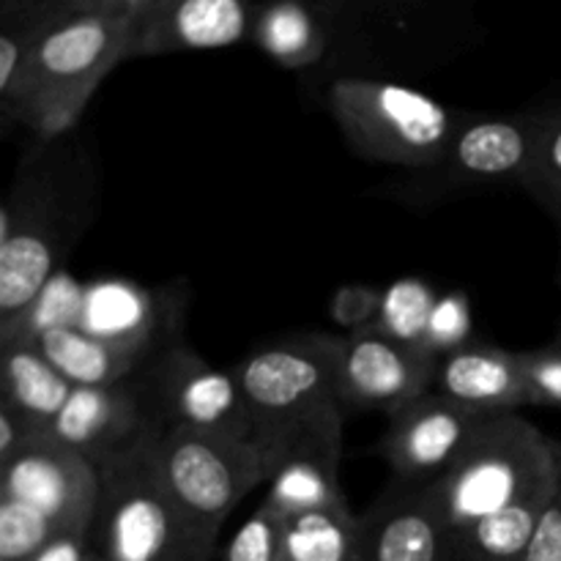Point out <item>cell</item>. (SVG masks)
<instances>
[{"mask_svg":"<svg viewBox=\"0 0 561 561\" xmlns=\"http://www.w3.org/2000/svg\"><path fill=\"white\" fill-rule=\"evenodd\" d=\"M96 179L71 140H38L16 168L0 208V323L20 316L91 225Z\"/></svg>","mask_w":561,"mask_h":561,"instance_id":"cell-1","label":"cell"},{"mask_svg":"<svg viewBox=\"0 0 561 561\" xmlns=\"http://www.w3.org/2000/svg\"><path fill=\"white\" fill-rule=\"evenodd\" d=\"M131 20L135 0H47L20 96L3 118L38 140L71 135L99 85L129 60Z\"/></svg>","mask_w":561,"mask_h":561,"instance_id":"cell-2","label":"cell"},{"mask_svg":"<svg viewBox=\"0 0 561 561\" xmlns=\"http://www.w3.org/2000/svg\"><path fill=\"white\" fill-rule=\"evenodd\" d=\"M148 433L99 466V507L93 531L104 561H211L219 537L179 507L159 477Z\"/></svg>","mask_w":561,"mask_h":561,"instance_id":"cell-3","label":"cell"},{"mask_svg":"<svg viewBox=\"0 0 561 561\" xmlns=\"http://www.w3.org/2000/svg\"><path fill=\"white\" fill-rule=\"evenodd\" d=\"M557 482V438H548L529 420L510 411L493 414L474 433L453 469L431 482V491L455 546H460L480 520L553 491Z\"/></svg>","mask_w":561,"mask_h":561,"instance_id":"cell-4","label":"cell"},{"mask_svg":"<svg viewBox=\"0 0 561 561\" xmlns=\"http://www.w3.org/2000/svg\"><path fill=\"white\" fill-rule=\"evenodd\" d=\"M327 107L359 157L416 173L442 162L466 115L416 88L351 75L329 82Z\"/></svg>","mask_w":561,"mask_h":561,"instance_id":"cell-5","label":"cell"},{"mask_svg":"<svg viewBox=\"0 0 561 561\" xmlns=\"http://www.w3.org/2000/svg\"><path fill=\"white\" fill-rule=\"evenodd\" d=\"M279 458L277 447L222 433L168 427L153 436V460L164 488L214 537L252 488L272 482Z\"/></svg>","mask_w":561,"mask_h":561,"instance_id":"cell-6","label":"cell"},{"mask_svg":"<svg viewBox=\"0 0 561 561\" xmlns=\"http://www.w3.org/2000/svg\"><path fill=\"white\" fill-rule=\"evenodd\" d=\"M343 334H296L252 351L233 367L244 403L266 447L285 449L290 433L318 411L340 403Z\"/></svg>","mask_w":561,"mask_h":561,"instance_id":"cell-7","label":"cell"},{"mask_svg":"<svg viewBox=\"0 0 561 561\" xmlns=\"http://www.w3.org/2000/svg\"><path fill=\"white\" fill-rule=\"evenodd\" d=\"M537 140V110L507 115L466 113L442 162L394 186L398 201L436 203L466 190L524 186Z\"/></svg>","mask_w":561,"mask_h":561,"instance_id":"cell-8","label":"cell"},{"mask_svg":"<svg viewBox=\"0 0 561 561\" xmlns=\"http://www.w3.org/2000/svg\"><path fill=\"white\" fill-rule=\"evenodd\" d=\"M140 383L159 431L190 427L261 442L233 370H217L190 345L175 343L164 351L142 373Z\"/></svg>","mask_w":561,"mask_h":561,"instance_id":"cell-9","label":"cell"},{"mask_svg":"<svg viewBox=\"0 0 561 561\" xmlns=\"http://www.w3.org/2000/svg\"><path fill=\"white\" fill-rule=\"evenodd\" d=\"M99 491V466L60 447L44 431L0 463V499L38 510L66 535L93 531Z\"/></svg>","mask_w":561,"mask_h":561,"instance_id":"cell-10","label":"cell"},{"mask_svg":"<svg viewBox=\"0 0 561 561\" xmlns=\"http://www.w3.org/2000/svg\"><path fill=\"white\" fill-rule=\"evenodd\" d=\"M186 310L184 283L146 288L135 279L99 277L85 283L80 332L126 348L162 356L181 343Z\"/></svg>","mask_w":561,"mask_h":561,"instance_id":"cell-11","label":"cell"},{"mask_svg":"<svg viewBox=\"0 0 561 561\" xmlns=\"http://www.w3.org/2000/svg\"><path fill=\"white\" fill-rule=\"evenodd\" d=\"M491 416L431 392L389 416L378 455L387 460L398 482H436L453 469L474 433Z\"/></svg>","mask_w":561,"mask_h":561,"instance_id":"cell-12","label":"cell"},{"mask_svg":"<svg viewBox=\"0 0 561 561\" xmlns=\"http://www.w3.org/2000/svg\"><path fill=\"white\" fill-rule=\"evenodd\" d=\"M436 359L383 337L376 329L340 340V403L343 409H378L394 416L433 392Z\"/></svg>","mask_w":561,"mask_h":561,"instance_id":"cell-13","label":"cell"},{"mask_svg":"<svg viewBox=\"0 0 561 561\" xmlns=\"http://www.w3.org/2000/svg\"><path fill=\"white\" fill-rule=\"evenodd\" d=\"M255 14L250 0H135L129 60L250 42Z\"/></svg>","mask_w":561,"mask_h":561,"instance_id":"cell-14","label":"cell"},{"mask_svg":"<svg viewBox=\"0 0 561 561\" xmlns=\"http://www.w3.org/2000/svg\"><path fill=\"white\" fill-rule=\"evenodd\" d=\"M343 422V405H329L290 433L263 499L268 510L288 520L310 510L348 502L340 488Z\"/></svg>","mask_w":561,"mask_h":561,"instance_id":"cell-15","label":"cell"},{"mask_svg":"<svg viewBox=\"0 0 561 561\" xmlns=\"http://www.w3.org/2000/svg\"><path fill=\"white\" fill-rule=\"evenodd\" d=\"M151 431H159L140 378L113 387H75L69 403L49 422L53 442L102 466L110 455L129 449Z\"/></svg>","mask_w":561,"mask_h":561,"instance_id":"cell-16","label":"cell"},{"mask_svg":"<svg viewBox=\"0 0 561 561\" xmlns=\"http://www.w3.org/2000/svg\"><path fill=\"white\" fill-rule=\"evenodd\" d=\"M359 561H460L431 482H394L359 515Z\"/></svg>","mask_w":561,"mask_h":561,"instance_id":"cell-17","label":"cell"},{"mask_svg":"<svg viewBox=\"0 0 561 561\" xmlns=\"http://www.w3.org/2000/svg\"><path fill=\"white\" fill-rule=\"evenodd\" d=\"M433 392L480 414H510L531 405L518 351L482 340L436 359Z\"/></svg>","mask_w":561,"mask_h":561,"instance_id":"cell-18","label":"cell"},{"mask_svg":"<svg viewBox=\"0 0 561 561\" xmlns=\"http://www.w3.org/2000/svg\"><path fill=\"white\" fill-rule=\"evenodd\" d=\"M36 345L75 387H113L131 381L157 362V356L146 351L107 343L80 329H55Z\"/></svg>","mask_w":561,"mask_h":561,"instance_id":"cell-19","label":"cell"},{"mask_svg":"<svg viewBox=\"0 0 561 561\" xmlns=\"http://www.w3.org/2000/svg\"><path fill=\"white\" fill-rule=\"evenodd\" d=\"M250 42L283 69L301 71L327 58L332 33L318 5L279 0L257 5Z\"/></svg>","mask_w":561,"mask_h":561,"instance_id":"cell-20","label":"cell"},{"mask_svg":"<svg viewBox=\"0 0 561 561\" xmlns=\"http://www.w3.org/2000/svg\"><path fill=\"white\" fill-rule=\"evenodd\" d=\"M3 351V405L47 431L69 403L75 383L58 373L36 343H0Z\"/></svg>","mask_w":561,"mask_h":561,"instance_id":"cell-21","label":"cell"},{"mask_svg":"<svg viewBox=\"0 0 561 561\" xmlns=\"http://www.w3.org/2000/svg\"><path fill=\"white\" fill-rule=\"evenodd\" d=\"M277 561H359V515L348 502L285 520Z\"/></svg>","mask_w":561,"mask_h":561,"instance_id":"cell-22","label":"cell"},{"mask_svg":"<svg viewBox=\"0 0 561 561\" xmlns=\"http://www.w3.org/2000/svg\"><path fill=\"white\" fill-rule=\"evenodd\" d=\"M553 493H557V488L540 493V496L524 499V502L480 520L460 540V561H524L531 546V537L537 531V524H540L542 510L551 502Z\"/></svg>","mask_w":561,"mask_h":561,"instance_id":"cell-23","label":"cell"},{"mask_svg":"<svg viewBox=\"0 0 561 561\" xmlns=\"http://www.w3.org/2000/svg\"><path fill=\"white\" fill-rule=\"evenodd\" d=\"M85 283L69 272H58L42 294L9 323H0V343H38L55 329L80 327Z\"/></svg>","mask_w":561,"mask_h":561,"instance_id":"cell-24","label":"cell"},{"mask_svg":"<svg viewBox=\"0 0 561 561\" xmlns=\"http://www.w3.org/2000/svg\"><path fill=\"white\" fill-rule=\"evenodd\" d=\"M438 296L425 279L400 277L381 290V310H378L373 329L383 337L394 340L400 345L422 351L425 343L427 323H431L433 307Z\"/></svg>","mask_w":561,"mask_h":561,"instance_id":"cell-25","label":"cell"},{"mask_svg":"<svg viewBox=\"0 0 561 561\" xmlns=\"http://www.w3.org/2000/svg\"><path fill=\"white\" fill-rule=\"evenodd\" d=\"M524 190L553 217L561 214V102L537 107V140Z\"/></svg>","mask_w":561,"mask_h":561,"instance_id":"cell-26","label":"cell"},{"mask_svg":"<svg viewBox=\"0 0 561 561\" xmlns=\"http://www.w3.org/2000/svg\"><path fill=\"white\" fill-rule=\"evenodd\" d=\"M64 535L38 510L0 499V561H33Z\"/></svg>","mask_w":561,"mask_h":561,"instance_id":"cell-27","label":"cell"},{"mask_svg":"<svg viewBox=\"0 0 561 561\" xmlns=\"http://www.w3.org/2000/svg\"><path fill=\"white\" fill-rule=\"evenodd\" d=\"M471 329H474V323H471L469 296L463 290H449V294L438 296L431 323H427L422 354L431 356V359H442V356L474 343V332Z\"/></svg>","mask_w":561,"mask_h":561,"instance_id":"cell-28","label":"cell"},{"mask_svg":"<svg viewBox=\"0 0 561 561\" xmlns=\"http://www.w3.org/2000/svg\"><path fill=\"white\" fill-rule=\"evenodd\" d=\"M285 518L268 510L266 504L244 520L233 540L225 548L222 561H277L279 540H283Z\"/></svg>","mask_w":561,"mask_h":561,"instance_id":"cell-29","label":"cell"},{"mask_svg":"<svg viewBox=\"0 0 561 561\" xmlns=\"http://www.w3.org/2000/svg\"><path fill=\"white\" fill-rule=\"evenodd\" d=\"M531 405H561V329L542 348L518 351Z\"/></svg>","mask_w":561,"mask_h":561,"instance_id":"cell-30","label":"cell"},{"mask_svg":"<svg viewBox=\"0 0 561 561\" xmlns=\"http://www.w3.org/2000/svg\"><path fill=\"white\" fill-rule=\"evenodd\" d=\"M381 310V290L365 283L340 285L329 301V312L337 327L348 329V334L370 329Z\"/></svg>","mask_w":561,"mask_h":561,"instance_id":"cell-31","label":"cell"},{"mask_svg":"<svg viewBox=\"0 0 561 561\" xmlns=\"http://www.w3.org/2000/svg\"><path fill=\"white\" fill-rule=\"evenodd\" d=\"M559 449V485L557 493L551 496V502L546 504L540 515V524H537L535 537H531V546L526 551L524 561H561V447Z\"/></svg>","mask_w":561,"mask_h":561,"instance_id":"cell-32","label":"cell"},{"mask_svg":"<svg viewBox=\"0 0 561 561\" xmlns=\"http://www.w3.org/2000/svg\"><path fill=\"white\" fill-rule=\"evenodd\" d=\"M36 433H42V427L27 422L25 416L11 411L9 405H0V463L14 458V455L20 453V449L25 447Z\"/></svg>","mask_w":561,"mask_h":561,"instance_id":"cell-33","label":"cell"},{"mask_svg":"<svg viewBox=\"0 0 561 561\" xmlns=\"http://www.w3.org/2000/svg\"><path fill=\"white\" fill-rule=\"evenodd\" d=\"M88 561H104L102 557H99V553L96 551H91V557H88Z\"/></svg>","mask_w":561,"mask_h":561,"instance_id":"cell-34","label":"cell"},{"mask_svg":"<svg viewBox=\"0 0 561 561\" xmlns=\"http://www.w3.org/2000/svg\"><path fill=\"white\" fill-rule=\"evenodd\" d=\"M557 225H559V236H561V214L557 217Z\"/></svg>","mask_w":561,"mask_h":561,"instance_id":"cell-35","label":"cell"},{"mask_svg":"<svg viewBox=\"0 0 561 561\" xmlns=\"http://www.w3.org/2000/svg\"><path fill=\"white\" fill-rule=\"evenodd\" d=\"M559 447H561V442H559Z\"/></svg>","mask_w":561,"mask_h":561,"instance_id":"cell-36","label":"cell"}]
</instances>
